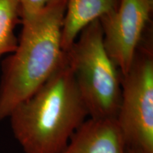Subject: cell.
Here are the masks:
<instances>
[{
	"label": "cell",
	"mask_w": 153,
	"mask_h": 153,
	"mask_svg": "<svg viewBox=\"0 0 153 153\" xmlns=\"http://www.w3.org/2000/svg\"><path fill=\"white\" fill-rule=\"evenodd\" d=\"M87 118L66 52L51 77L9 117L24 153H62Z\"/></svg>",
	"instance_id": "obj_1"
},
{
	"label": "cell",
	"mask_w": 153,
	"mask_h": 153,
	"mask_svg": "<svg viewBox=\"0 0 153 153\" xmlns=\"http://www.w3.org/2000/svg\"><path fill=\"white\" fill-rule=\"evenodd\" d=\"M68 0H55L22 19L17 47L4 60L0 82V122L43 86L62 62V28Z\"/></svg>",
	"instance_id": "obj_2"
},
{
	"label": "cell",
	"mask_w": 153,
	"mask_h": 153,
	"mask_svg": "<svg viewBox=\"0 0 153 153\" xmlns=\"http://www.w3.org/2000/svg\"><path fill=\"white\" fill-rule=\"evenodd\" d=\"M66 54L89 118L116 119L121 74L105 48L99 20L82 30Z\"/></svg>",
	"instance_id": "obj_3"
},
{
	"label": "cell",
	"mask_w": 153,
	"mask_h": 153,
	"mask_svg": "<svg viewBox=\"0 0 153 153\" xmlns=\"http://www.w3.org/2000/svg\"><path fill=\"white\" fill-rule=\"evenodd\" d=\"M127 148L153 153V57L137 50L129 71L121 76V99L116 118Z\"/></svg>",
	"instance_id": "obj_4"
},
{
	"label": "cell",
	"mask_w": 153,
	"mask_h": 153,
	"mask_svg": "<svg viewBox=\"0 0 153 153\" xmlns=\"http://www.w3.org/2000/svg\"><path fill=\"white\" fill-rule=\"evenodd\" d=\"M153 0H119L99 19L107 53L121 76L129 71L152 11Z\"/></svg>",
	"instance_id": "obj_5"
},
{
	"label": "cell",
	"mask_w": 153,
	"mask_h": 153,
	"mask_svg": "<svg viewBox=\"0 0 153 153\" xmlns=\"http://www.w3.org/2000/svg\"><path fill=\"white\" fill-rule=\"evenodd\" d=\"M127 145L114 118L87 120L76 129L62 153H126Z\"/></svg>",
	"instance_id": "obj_6"
},
{
	"label": "cell",
	"mask_w": 153,
	"mask_h": 153,
	"mask_svg": "<svg viewBox=\"0 0 153 153\" xmlns=\"http://www.w3.org/2000/svg\"><path fill=\"white\" fill-rule=\"evenodd\" d=\"M119 0H68L62 28V48L67 52L87 26L117 7Z\"/></svg>",
	"instance_id": "obj_7"
},
{
	"label": "cell",
	"mask_w": 153,
	"mask_h": 153,
	"mask_svg": "<svg viewBox=\"0 0 153 153\" xmlns=\"http://www.w3.org/2000/svg\"><path fill=\"white\" fill-rule=\"evenodd\" d=\"M21 21L19 0H0V58L16 50L15 28Z\"/></svg>",
	"instance_id": "obj_8"
},
{
	"label": "cell",
	"mask_w": 153,
	"mask_h": 153,
	"mask_svg": "<svg viewBox=\"0 0 153 153\" xmlns=\"http://www.w3.org/2000/svg\"><path fill=\"white\" fill-rule=\"evenodd\" d=\"M20 4L21 20L39 14L55 0H19Z\"/></svg>",
	"instance_id": "obj_9"
},
{
	"label": "cell",
	"mask_w": 153,
	"mask_h": 153,
	"mask_svg": "<svg viewBox=\"0 0 153 153\" xmlns=\"http://www.w3.org/2000/svg\"><path fill=\"white\" fill-rule=\"evenodd\" d=\"M126 153H143L140 150H137V149L133 148H127Z\"/></svg>",
	"instance_id": "obj_10"
}]
</instances>
